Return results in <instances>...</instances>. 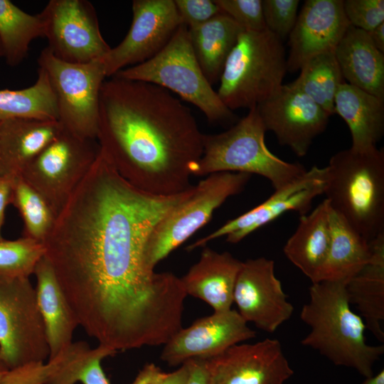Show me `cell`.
Here are the masks:
<instances>
[{
  "mask_svg": "<svg viewBox=\"0 0 384 384\" xmlns=\"http://www.w3.org/2000/svg\"><path fill=\"white\" fill-rule=\"evenodd\" d=\"M161 196L123 178L99 154L43 242L79 326L116 352L165 344L182 328L180 277L155 272L145 247L156 223L192 189Z\"/></svg>",
  "mask_w": 384,
  "mask_h": 384,
  "instance_id": "6da1fadb",
  "label": "cell"
},
{
  "mask_svg": "<svg viewBox=\"0 0 384 384\" xmlns=\"http://www.w3.org/2000/svg\"><path fill=\"white\" fill-rule=\"evenodd\" d=\"M203 136L190 108L165 88L116 76L104 81L96 140L137 188L161 196L188 189Z\"/></svg>",
  "mask_w": 384,
  "mask_h": 384,
  "instance_id": "7a4b0ae2",
  "label": "cell"
},
{
  "mask_svg": "<svg viewBox=\"0 0 384 384\" xmlns=\"http://www.w3.org/2000/svg\"><path fill=\"white\" fill-rule=\"evenodd\" d=\"M346 283L323 281L312 283L309 300L300 319L310 328L301 343L318 351L335 366L355 369L364 378L384 353V346L366 341L362 317L351 309Z\"/></svg>",
  "mask_w": 384,
  "mask_h": 384,
  "instance_id": "3957f363",
  "label": "cell"
},
{
  "mask_svg": "<svg viewBox=\"0 0 384 384\" xmlns=\"http://www.w3.org/2000/svg\"><path fill=\"white\" fill-rule=\"evenodd\" d=\"M326 199L368 242L384 234V151L376 146L333 155L326 166Z\"/></svg>",
  "mask_w": 384,
  "mask_h": 384,
  "instance_id": "277c9868",
  "label": "cell"
},
{
  "mask_svg": "<svg viewBox=\"0 0 384 384\" xmlns=\"http://www.w3.org/2000/svg\"><path fill=\"white\" fill-rule=\"evenodd\" d=\"M266 129L257 107L229 129L203 136V154L191 175L219 172L257 174L269 180L274 190L302 175L306 169L299 163L285 161L267 148Z\"/></svg>",
  "mask_w": 384,
  "mask_h": 384,
  "instance_id": "5b68a950",
  "label": "cell"
},
{
  "mask_svg": "<svg viewBox=\"0 0 384 384\" xmlns=\"http://www.w3.org/2000/svg\"><path fill=\"white\" fill-rule=\"evenodd\" d=\"M282 41L267 29L240 34L224 65L217 92L229 110L252 109L279 90L287 72Z\"/></svg>",
  "mask_w": 384,
  "mask_h": 384,
  "instance_id": "8992f818",
  "label": "cell"
},
{
  "mask_svg": "<svg viewBox=\"0 0 384 384\" xmlns=\"http://www.w3.org/2000/svg\"><path fill=\"white\" fill-rule=\"evenodd\" d=\"M113 76L152 83L173 92L197 107L210 122L235 118L233 111L223 103L205 77L185 24L178 27L170 41L155 56Z\"/></svg>",
  "mask_w": 384,
  "mask_h": 384,
  "instance_id": "52a82bcc",
  "label": "cell"
},
{
  "mask_svg": "<svg viewBox=\"0 0 384 384\" xmlns=\"http://www.w3.org/2000/svg\"><path fill=\"white\" fill-rule=\"evenodd\" d=\"M251 175L219 172L193 186L190 193L171 208L154 226L146 241L145 262L155 266L211 218L228 198L243 191Z\"/></svg>",
  "mask_w": 384,
  "mask_h": 384,
  "instance_id": "ba28073f",
  "label": "cell"
},
{
  "mask_svg": "<svg viewBox=\"0 0 384 384\" xmlns=\"http://www.w3.org/2000/svg\"><path fill=\"white\" fill-rule=\"evenodd\" d=\"M56 98L58 122L79 137L96 139L100 93L107 78L100 59L87 63L64 62L48 47L38 58Z\"/></svg>",
  "mask_w": 384,
  "mask_h": 384,
  "instance_id": "9c48e42d",
  "label": "cell"
},
{
  "mask_svg": "<svg viewBox=\"0 0 384 384\" xmlns=\"http://www.w3.org/2000/svg\"><path fill=\"white\" fill-rule=\"evenodd\" d=\"M48 356L35 288L27 277L0 274V358L10 369Z\"/></svg>",
  "mask_w": 384,
  "mask_h": 384,
  "instance_id": "30bf717a",
  "label": "cell"
},
{
  "mask_svg": "<svg viewBox=\"0 0 384 384\" xmlns=\"http://www.w3.org/2000/svg\"><path fill=\"white\" fill-rule=\"evenodd\" d=\"M99 151L96 139L81 138L62 128L28 164L21 177L43 197L55 218Z\"/></svg>",
  "mask_w": 384,
  "mask_h": 384,
  "instance_id": "8fae6325",
  "label": "cell"
},
{
  "mask_svg": "<svg viewBox=\"0 0 384 384\" xmlns=\"http://www.w3.org/2000/svg\"><path fill=\"white\" fill-rule=\"evenodd\" d=\"M39 14L47 47L64 62L90 63L111 48L101 33L95 7L87 0H50Z\"/></svg>",
  "mask_w": 384,
  "mask_h": 384,
  "instance_id": "7c38bea8",
  "label": "cell"
},
{
  "mask_svg": "<svg viewBox=\"0 0 384 384\" xmlns=\"http://www.w3.org/2000/svg\"><path fill=\"white\" fill-rule=\"evenodd\" d=\"M132 9L127 34L100 58L107 78L155 56L183 24L174 0H134Z\"/></svg>",
  "mask_w": 384,
  "mask_h": 384,
  "instance_id": "4fadbf2b",
  "label": "cell"
},
{
  "mask_svg": "<svg viewBox=\"0 0 384 384\" xmlns=\"http://www.w3.org/2000/svg\"><path fill=\"white\" fill-rule=\"evenodd\" d=\"M326 182V168L314 166L292 181L274 190V193L260 205L227 221L186 249L192 251L203 247L210 241L224 236L228 242L235 244L288 211L305 215L309 212L313 201L324 193Z\"/></svg>",
  "mask_w": 384,
  "mask_h": 384,
  "instance_id": "5bb4252c",
  "label": "cell"
},
{
  "mask_svg": "<svg viewBox=\"0 0 384 384\" xmlns=\"http://www.w3.org/2000/svg\"><path fill=\"white\" fill-rule=\"evenodd\" d=\"M233 303L246 322L274 332L288 321L294 306L274 272V262L264 257L242 262L233 292Z\"/></svg>",
  "mask_w": 384,
  "mask_h": 384,
  "instance_id": "9a60e30c",
  "label": "cell"
},
{
  "mask_svg": "<svg viewBox=\"0 0 384 384\" xmlns=\"http://www.w3.org/2000/svg\"><path fill=\"white\" fill-rule=\"evenodd\" d=\"M266 131L298 156H304L331 117L303 92L289 83L257 106Z\"/></svg>",
  "mask_w": 384,
  "mask_h": 384,
  "instance_id": "2e32d148",
  "label": "cell"
},
{
  "mask_svg": "<svg viewBox=\"0 0 384 384\" xmlns=\"http://www.w3.org/2000/svg\"><path fill=\"white\" fill-rule=\"evenodd\" d=\"M208 384H284L294 374L281 343H238L206 360Z\"/></svg>",
  "mask_w": 384,
  "mask_h": 384,
  "instance_id": "e0dca14e",
  "label": "cell"
},
{
  "mask_svg": "<svg viewBox=\"0 0 384 384\" xmlns=\"http://www.w3.org/2000/svg\"><path fill=\"white\" fill-rule=\"evenodd\" d=\"M255 336L237 310L214 311L178 330L164 345L161 359L171 366L191 359L206 360Z\"/></svg>",
  "mask_w": 384,
  "mask_h": 384,
  "instance_id": "ac0fdd59",
  "label": "cell"
},
{
  "mask_svg": "<svg viewBox=\"0 0 384 384\" xmlns=\"http://www.w3.org/2000/svg\"><path fill=\"white\" fill-rule=\"evenodd\" d=\"M350 23L343 0H306L289 35L287 71L296 72L311 58L334 50Z\"/></svg>",
  "mask_w": 384,
  "mask_h": 384,
  "instance_id": "d6986e66",
  "label": "cell"
},
{
  "mask_svg": "<svg viewBox=\"0 0 384 384\" xmlns=\"http://www.w3.org/2000/svg\"><path fill=\"white\" fill-rule=\"evenodd\" d=\"M203 247L199 260L180 278L184 290L187 296L206 302L214 311L229 310L242 262L228 252Z\"/></svg>",
  "mask_w": 384,
  "mask_h": 384,
  "instance_id": "ffe728a7",
  "label": "cell"
},
{
  "mask_svg": "<svg viewBox=\"0 0 384 384\" xmlns=\"http://www.w3.org/2000/svg\"><path fill=\"white\" fill-rule=\"evenodd\" d=\"M56 120L8 119L0 122V178L11 181L60 132Z\"/></svg>",
  "mask_w": 384,
  "mask_h": 384,
  "instance_id": "44dd1931",
  "label": "cell"
},
{
  "mask_svg": "<svg viewBox=\"0 0 384 384\" xmlns=\"http://www.w3.org/2000/svg\"><path fill=\"white\" fill-rule=\"evenodd\" d=\"M33 274L36 279L35 289L46 329L50 360L63 353L73 343V333L79 323L45 255L38 262Z\"/></svg>",
  "mask_w": 384,
  "mask_h": 384,
  "instance_id": "7402d4cb",
  "label": "cell"
},
{
  "mask_svg": "<svg viewBox=\"0 0 384 384\" xmlns=\"http://www.w3.org/2000/svg\"><path fill=\"white\" fill-rule=\"evenodd\" d=\"M334 54L346 82L384 100V53L367 31L350 25Z\"/></svg>",
  "mask_w": 384,
  "mask_h": 384,
  "instance_id": "603a6c76",
  "label": "cell"
},
{
  "mask_svg": "<svg viewBox=\"0 0 384 384\" xmlns=\"http://www.w3.org/2000/svg\"><path fill=\"white\" fill-rule=\"evenodd\" d=\"M330 206L325 198L311 212L300 215L294 233L286 242V257L312 283L319 282L330 245Z\"/></svg>",
  "mask_w": 384,
  "mask_h": 384,
  "instance_id": "cb8c5ba5",
  "label": "cell"
},
{
  "mask_svg": "<svg viewBox=\"0 0 384 384\" xmlns=\"http://www.w3.org/2000/svg\"><path fill=\"white\" fill-rule=\"evenodd\" d=\"M368 262L346 284L351 304L356 306L367 329L384 341V234L370 242Z\"/></svg>",
  "mask_w": 384,
  "mask_h": 384,
  "instance_id": "d4e9b609",
  "label": "cell"
},
{
  "mask_svg": "<svg viewBox=\"0 0 384 384\" xmlns=\"http://www.w3.org/2000/svg\"><path fill=\"white\" fill-rule=\"evenodd\" d=\"M334 114L347 124L352 148L376 146L383 136L384 100L346 82L336 93Z\"/></svg>",
  "mask_w": 384,
  "mask_h": 384,
  "instance_id": "484cf974",
  "label": "cell"
},
{
  "mask_svg": "<svg viewBox=\"0 0 384 384\" xmlns=\"http://www.w3.org/2000/svg\"><path fill=\"white\" fill-rule=\"evenodd\" d=\"M331 239L319 282H347L368 262L372 247L330 207Z\"/></svg>",
  "mask_w": 384,
  "mask_h": 384,
  "instance_id": "4316f807",
  "label": "cell"
},
{
  "mask_svg": "<svg viewBox=\"0 0 384 384\" xmlns=\"http://www.w3.org/2000/svg\"><path fill=\"white\" fill-rule=\"evenodd\" d=\"M243 31L223 12L198 27L188 28L195 55L211 85L220 80L225 61Z\"/></svg>",
  "mask_w": 384,
  "mask_h": 384,
  "instance_id": "83f0119b",
  "label": "cell"
},
{
  "mask_svg": "<svg viewBox=\"0 0 384 384\" xmlns=\"http://www.w3.org/2000/svg\"><path fill=\"white\" fill-rule=\"evenodd\" d=\"M58 121L55 95L41 68L35 83L21 90H0V122L8 119Z\"/></svg>",
  "mask_w": 384,
  "mask_h": 384,
  "instance_id": "f1b7e54d",
  "label": "cell"
},
{
  "mask_svg": "<svg viewBox=\"0 0 384 384\" xmlns=\"http://www.w3.org/2000/svg\"><path fill=\"white\" fill-rule=\"evenodd\" d=\"M38 38H44L40 14H28L9 0H0V41L6 63L19 65Z\"/></svg>",
  "mask_w": 384,
  "mask_h": 384,
  "instance_id": "f546056e",
  "label": "cell"
},
{
  "mask_svg": "<svg viewBox=\"0 0 384 384\" xmlns=\"http://www.w3.org/2000/svg\"><path fill=\"white\" fill-rule=\"evenodd\" d=\"M345 82L334 50L320 53L306 61L298 78L289 83L303 92L330 116L334 114V98Z\"/></svg>",
  "mask_w": 384,
  "mask_h": 384,
  "instance_id": "4dcf8cb0",
  "label": "cell"
},
{
  "mask_svg": "<svg viewBox=\"0 0 384 384\" xmlns=\"http://www.w3.org/2000/svg\"><path fill=\"white\" fill-rule=\"evenodd\" d=\"M11 182L10 203L18 210L23 221V237L43 243L55 220V216L43 197L21 176Z\"/></svg>",
  "mask_w": 384,
  "mask_h": 384,
  "instance_id": "1f68e13d",
  "label": "cell"
},
{
  "mask_svg": "<svg viewBox=\"0 0 384 384\" xmlns=\"http://www.w3.org/2000/svg\"><path fill=\"white\" fill-rule=\"evenodd\" d=\"M43 242L22 237L15 240H0V274L9 277H27L33 274L45 255Z\"/></svg>",
  "mask_w": 384,
  "mask_h": 384,
  "instance_id": "d6a6232c",
  "label": "cell"
},
{
  "mask_svg": "<svg viewBox=\"0 0 384 384\" xmlns=\"http://www.w3.org/2000/svg\"><path fill=\"white\" fill-rule=\"evenodd\" d=\"M105 346L91 348L87 343H72L63 353L48 360L46 384H75L82 368Z\"/></svg>",
  "mask_w": 384,
  "mask_h": 384,
  "instance_id": "836d02e7",
  "label": "cell"
},
{
  "mask_svg": "<svg viewBox=\"0 0 384 384\" xmlns=\"http://www.w3.org/2000/svg\"><path fill=\"white\" fill-rule=\"evenodd\" d=\"M299 0H263L262 10L267 30L282 41L292 32L298 16Z\"/></svg>",
  "mask_w": 384,
  "mask_h": 384,
  "instance_id": "e575fe53",
  "label": "cell"
},
{
  "mask_svg": "<svg viewBox=\"0 0 384 384\" xmlns=\"http://www.w3.org/2000/svg\"><path fill=\"white\" fill-rule=\"evenodd\" d=\"M221 11L229 16L244 31L266 30L262 1L261 0H214Z\"/></svg>",
  "mask_w": 384,
  "mask_h": 384,
  "instance_id": "d590c367",
  "label": "cell"
},
{
  "mask_svg": "<svg viewBox=\"0 0 384 384\" xmlns=\"http://www.w3.org/2000/svg\"><path fill=\"white\" fill-rule=\"evenodd\" d=\"M343 8L350 24L365 31L384 23L383 0H345Z\"/></svg>",
  "mask_w": 384,
  "mask_h": 384,
  "instance_id": "8d00e7d4",
  "label": "cell"
},
{
  "mask_svg": "<svg viewBox=\"0 0 384 384\" xmlns=\"http://www.w3.org/2000/svg\"><path fill=\"white\" fill-rule=\"evenodd\" d=\"M174 3L188 28L198 27L222 12L214 0H174Z\"/></svg>",
  "mask_w": 384,
  "mask_h": 384,
  "instance_id": "74e56055",
  "label": "cell"
},
{
  "mask_svg": "<svg viewBox=\"0 0 384 384\" xmlns=\"http://www.w3.org/2000/svg\"><path fill=\"white\" fill-rule=\"evenodd\" d=\"M46 363L35 362L8 369L0 384H46Z\"/></svg>",
  "mask_w": 384,
  "mask_h": 384,
  "instance_id": "f35d334b",
  "label": "cell"
},
{
  "mask_svg": "<svg viewBox=\"0 0 384 384\" xmlns=\"http://www.w3.org/2000/svg\"><path fill=\"white\" fill-rule=\"evenodd\" d=\"M116 353L115 351L105 347L82 368L78 377V381L82 384H111L103 371L101 362L104 358Z\"/></svg>",
  "mask_w": 384,
  "mask_h": 384,
  "instance_id": "ab89813d",
  "label": "cell"
},
{
  "mask_svg": "<svg viewBox=\"0 0 384 384\" xmlns=\"http://www.w3.org/2000/svg\"><path fill=\"white\" fill-rule=\"evenodd\" d=\"M188 375L189 363L187 361L181 364L178 369L171 373L161 370L153 384H186Z\"/></svg>",
  "mask_w": 384,
  "mask_h": 384,
  "instance_id": "60d3db41",
  "label": "cell"
},
{
  "mask_svg": "<svg viewBox=\"0 0 384 384\" xmlns=\"http://www.w3.org/2000/svg\"><path fill=\"white\" fill-rule=\"evenodd\" d=\"M188 361L189 375L186 384H208L206 360L191 359Z\"/></svg>",
  "mask_w": 384,
  "mask_h": 384,
  "instance_id": "b9f144b4",
  "label": "cell"
},
{
  "mask_svg": "<svg viewBox=\"0 0 384 384\" xmlns=\"http://www.w3.org/2000/svg\"><path fill=\"white\" fill-rule=\"evenodd\" d=\"M11 193V182L8 180L1 178L0 181V240L4 239L1 235V228L4 224L6 207L10 203Z\"/></svg>",
  "mask_w": 384,
  "mask_h": 384,
  "instance_id": "7bdbcfd3",
  "label": "cell"
},
{
  "mask_svg": "<svg viewBox=\"0 0 384 384\" xmlns=\"http://www.w3.org/2000/svg\"><path fill=\"white\" fill-rule=\"evenodd\" d=\"M161 371L154 363L146 364L131 384H153Z\"/></svg>",
  "mask_w": 384,
  "mask_h": 384,
  "instance_id": "ee69618b",
  "label": "cell"
},
{
  "mask_svg": "<svg viewBox=\"0 0 384 384\" xmlns=\"http://www.w3.org/2000/svg\"><path fill=\"white\" fill-rule=\"evenodd\" d=\"M374 46L384 53V23L368 32Z\"/></svg>",
  "mask_w": 384,
  "mask_h": 384,
  "instance_id": "f6af8a7d",
  "label": "cell"
},
{
  "mask_svg": "<svg viewBox=\"0 0 384 384\" xmlns=\"http://www.w3.org/2000/svg\"><path fill=\"white\" fill-rule=\"evenodd\" d=\"M361 384H384V370L383 368L375 375L365 378Z\"/></svg>",
  "mask_w": 384,
  "mask_h": 384,
  "instance_id": "bcb514c9",
  "label": "cell"
},
{
  "mask_svg": "<svg viewBox=\"0 0 384 384\" xmlns=\"http://www.w3.org/2000/svg\"><path fill=\"white\" fill-rule=\"evenodd\" d=\"M8 369H9L8 367L5 365V363L0 358V379L2 377V375L6 372V370Z\"/></svg>",
  "mask_w": 384,
  "mask_h": 384,
  "instance_id": "7dc6e473",
  "label": "cell"
},
{
  "mask_svg": "<svg viewBox=\"0 0 384 384\" xmlns=\"http://www.w3.org/2000/svg\"><path fill=\"white\" fill-rule=\"evenodd\" d=\"M1 57H4V52H3L1 43V41H0V58Z\"/></svg>",
  "mask_w": 384,
  "mask_h": 384,
  "instance_id": "c3c4849f",
  "label": "cell"
},
{
  "mask_svg": "<svg viewBox=\"0 0 384 384\" xmlns=\"http://www.w3.org/2000/svg\"><path fill=\"white\" fill-rule=\"evenodd\" d=\"M1 180V178H0V181Z\"/></svg>",
  "mask_w": 384,
  "mask_h": 384,
  "instance_id": "681fc988",
  "label": "cell"
}]
</instances>
